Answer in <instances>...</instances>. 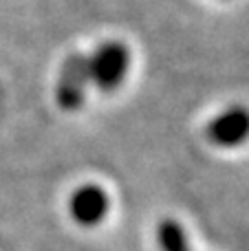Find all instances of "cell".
<instances>
[{
  "instance_id": "5b68a950",
  "label": "cell",
  "mask_w": 249,
  "mask_h": 251,
  "mask_svg": "<svg viewBox=\"0 0 249 251\" xmlns=\"http://www.w3.org/2000/svg\"><path fill=\"white\" fill-rule=\"evenodd\" d=\"M157 240L161 251H192L185 229L176 221H172V218H166V221L159 223Z\"/></svg>"
},
{
  "instance_id": "3957f363",
  "label": "cell",
  "mask_w": 249,
  "mask_h": 251,
  "mask_svg": "<svg viewBox=\"0 0 249 251\" xmlns=\"http://www.w3.org/2000/svg\"><path fill=\"white\" fill-rule=\"evenodd\" d=\"M207 139L219 148L241 146L249 139V110L245 106H232L216 115L207 126Z\"/></svg>"
},
{
  "instance_id": "277c9868",
  "label": "cell",
  "mask_w": 249,
  "mask_h": 251,
  "mask_svg": "<svg viewBox=\"0 0 249 251\" xmlns=\"http://www.w3.org/2000/svg\"><path fill=\"white\" fill-rule=\"evenodd\" d=\"M110 207L108 194L100 185H82L71 196V216L82 227H95L106 218Z\"/></svg>"
},
{
  "instance_id": "6da1fadb",
  "label": "cell",
  "mask_w": 249,
  "mask_h": 251,
  "mask_svg": "<svg viewBox=\"0 0 249 251\" xmlns=\"http://www.w3.org/2000/svg\"><path fill=\"white\" fill-rule=\"evenodd\" d=\"M130 66V53L122 42H106L88 57L91 84L101 91H115L122 86Z\"/></svg>"
},
{
  "instance_id": "7a4b0ae2",
  "label": "cell",
  "mask_w": 249,
  "mask_h": 251,
  "mask_svg": "<svg viewBox=\"0 0 249 251\" xmlns=\"http://www.w3.org/2000/svg\"><path fill=\"white\" fill-rule=\"evenodd\" d=\"M91 84V71H88L86 55H71L62 64L60 79H57V104L64 110H77L86 100V88Z\"/></svg>"
}]
</instances>
